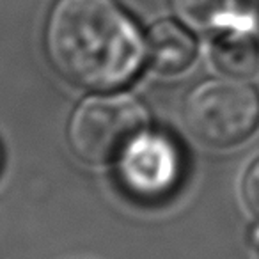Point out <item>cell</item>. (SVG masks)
Returning a JSON list of instances; mask_svg holds the SVG:
<instances>
[{"mask_svg": "<svg viewBox=\"0 0 259 259\" xmlns=\"http://www.w3.org/2000/svg\"><path fill=\"white\" fill-rule=\"evenodd\" d=\"M54 69L83 91H114L148 55L139 27L115 0H55L45 27Z\"/></svg>", "mask_w": 259, "mask_h": 259, "instance_id": "obj_1", "label": "cell"}, {"mask_svg": "<svg viewBox=\"0 0 259 259\" xmlns=\"http://www.w3.org/2000/svg\"><path fill=\"white\" fill-rule=\"evenodd\" d=\"M183 121L192 137L206 148H234L257 130L259 94L236 78L206 80L185 100Z\"/></svg>", "mask_w": 259, "mask_h": 259, "instance_id": "obj_2", "label": "cell"}, {"mask_svg": "<svg viewBox=\"0 0 259 259\" xmlns=\"http://www.w3.org/2000/svg\"><path fill=\"white\" fill-rule=\"evenodd\" d=\"M241 194H243V202L248 208V211L259 219V158L250 163L243 176L241 183Z\"/></svg>", "mask_w": 259, "mask_h": 259, "instance_id": "obj_8", "label": "cell"}, {"mask_svg": "<svg viewBox=\"0 0 259 259\" xmlns=\"http://www.w3.org/2000/svg\"><path fill=\"white\" fill-rule=\"evenodd\" d=\"M209 57L222 75L247 80L259 69V37L252 23L222 29L209 48Z\"/></svg>", "mask_w": 259, "mask_h": 259, "instance_id": "obj_5", "label": "cell"}, {"mask_svg": "<svg viewBox=\"0 0 259 259\" xmlns=\"http://www.w3.org/2000/svg\"><path fill=\"white\" fill-rule=\"evenodd\" d=\"M117 174L122 188L134 199L158 202L180 183L181 155L167 135L146 128L117 160Z\"/></svg>", "mask_w": 259, "mask_h": 259, "instance_id": "obj_4", "label": "cell"}, {"mask_svg": "<svg viewBox=\"0 0 259 259\" xmlns=\"http://www.w3.org/2000/svg\"><path fill=\"white\" fill-rule=\"evenodd\" d=\"M0 162H2V156H0Z\"/></svg>", "mask_w": 259, "mask_h": 259, "instance_id": "obj_9", "label": "cell"}, {"mask_svg": "<svg viewBox=\"0 0 259 259\" xmlns=\"http://www.w3.org/2000/svg\"><path fill=\"white\" fill-rule=\"evenodd\" d=\"M148 128L146 108L128 94L98 96L73 112L68 139L73 153L91 165L117 162L134 139Z\"/></svg>", "mask_w": 259, "mask_h": 259, "instance_id": "obj_3", "label": "cell"}, {"mask_svg": "<svg viewBox=\"0 0 259 259\" xmlns=\"http://www.w3.org/2000/svg\"><path fill=\"white\" fill-rule=\"evenodd\" d=\"M170 4L187 25L199 30L252 23L241 11L243 0H170Z\"/></svg>", "mask_w": 259, "mask_h": 259, "instance_id": "obj_7", "label": "cell"}, {"mask_svg": "<svg viewBox=\"0 0 259 259\" xmlns=\"http://www.w3.org/2000/svg\"><path fill=\"white\" fill-rule=\"evenodd\" d=\"M146 52L151 66L158 73L178 75L192 66L197 47L185 27L170 20H163L149 29Z\"/></svg>", "mask_w": 259, "mask_h": 259, "instance_id": "obj_6", "label": "cell"}]
</instances>
